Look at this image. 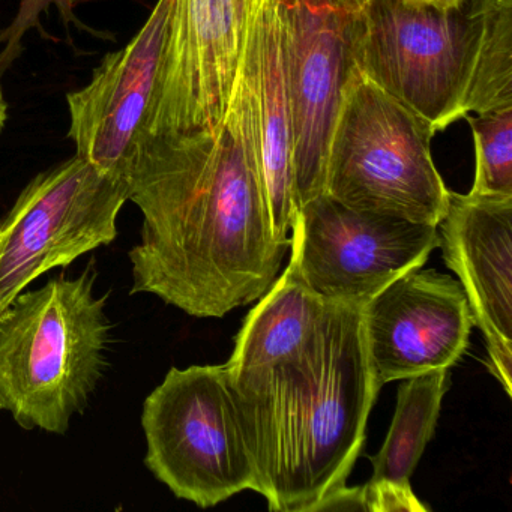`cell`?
Segmentation results:
<instances>
[{
	"label": "cell",
	"instance_id": "6da1fadb",
	"mask_svg": "<svg viewBox=\"0 0 512 512\" xmlns=\"http://www.w3.org/2000/svg\"><path fill=\"white\" fill-rule=\"evenodd\" d=\"M143 215L131 248V293H149L199 319L259 301L289 248L272 232L259 143L238 68L218 127L145 134L127 181Z\"/></svg>",
	"mask_w": 512,
	"mask_h": 512
},
{
	"label": "cell",
	"instance_id": "7a4b0ae2",
	"mask_svg": "<svg viewBox=\"0 0 512 512\" xmlns=\"http://www.w3.org/2000/svg\"><path fill=\"white\" fill-rule=\"evenodd\" d=\"M362 307L329 305L307 343L286 358L226 368L256 493L271 511L316 512L355 466L382 389L368 361Z\"/></svg>",
	"mask_w": 512,
	"mask_h": 512
},
{
	"label": "cell",
	"instance_id": "3957f363",
	"mask_svg": "<svg viewBox=\"0 0 512 512\" xmlns=\"http://www.w3.org/2000/svg\"><path fill=\"white\" fill-rule=\"evenodd\" d=\"M94 263L22 292L0 314V410L25 430L65 434L109 367L107 295Z\"/></svg>",
	"mask_w": 512,
	"mask_h": 512
},
{
	"label": "cell",
	"instance_id": "277c9868",
	"mask_svg": "<svg viewBox=\"0 0 512 512\" xmlns=\"http://www.w3.org/2000/svg\"><path fill=\"white\" fill-rule=\"evenodd\" d=\"M491 0H368L353 14V65L430 124L466 118Z\"/></svg>",
	"mask_w": 512,
	"mask_h": 512
},
{
	"label": "cell",
	"instance_id": "5b68a950",
	"mask_svg": "<svg viewBox=\"0 0 512 512\" xmlns=\"http://www.w3.org/2000/svg\"><path fill=\"white\" fill-rule=\"evenodd\" d=\"M430 124L355 65L326 158L323 193L355 211L439 226L449 193L434 166Z\"/></svg>",
	"mask_w": 512,
	"mask_h": 512
},
{
	"label": "cell",
	"instance_id": "8992f818",
	"mask_svg": "<svg viewBox=\"0 0 512 512\" xmlns=\"http://www.w3.org/2000/svg\"><path fill=\"white\" fill-rule=\"evenodd\" d=\"M142 427L146 467L179 499L211 508L256 491L224 364L170 368L143 404Z\"/></svg>",
	"mask_w": 512,
	"mask_h": 512
},
{
	"label": "cell",
	"instance_id": "52a82bcc",
	"mask_svg": "<svg viewBox=\"0 0 512 512\" xmlns=\"http://www.w3.org/2000/svg\"><path fill=\"white\" fill-rule=\"evenodd\" d=\"M128 187L79 155L35 176L0 220V314L29 284L112 244Z\"/></svg>",
	"mask_w": 512,
	"mask_h": 512
},
{
	"label": "cell",
	"instance_id": "ba28073f",
	"mask_svg": "<svg viewBox=\"0 0 512 512\" xmlns=\"http://www.w3.org/2000/svg\"><path fill=\"white\" fill-rule=\"evenodd\" d=\"M439 248V229L394 215L355 211L325 193L293 220L289 250L305 283L329 304L365 305Z\"/></svg>",
	"mask_w": 512,
	"mask_h": 512
},
{
	"label": "cell",
	"instance_id": "9c48e42d",
	"mask_svg": "<svg viewBox=\"0 0 512 512\" xmlns=\"http://www.w3.org/2000/svg\"><path fill=\"white\" fill-rule=\"evenodd\" d=\"M251 0H175L146 134L218 127L229 109Z\"/></svg>",
	"mask_w": 512,
	"mask_h": 512
},
{
	"label": "cell",
	"instance_id": "30bf717a",
	"mask_svg": "<svg viewBox=\"0 0 512 512\" xmlns=\"http://www.w3.org/2000/svg\"><path fill=\"white\" fill-rule=\"evenodd\" d=\"M280 14L298 212L323 193L332 130L353 65V14L307 2H280Z\"/></svg>",
	"mask_w": 512,
	"mask_h": 512
},
{
	"label": "cell",
	"instance_id": "8fae6325",
	"mask_svg": "<svg viewBox=\"0 0 512 512\" xmlns=\"http://www.w3.org/2000/svg\"><path fill=\"white\" fill-rule=\"evenodd\" d=\"M173 4L158 0L139 34L101 61L88 86L67 95L76 155L121 184L148 130Z\"/></svg>",
	"mask_w": 512,
	"mask_h": 512
},
{
	"label": "cell",
	"instance_id": "7c38bea8",
	"mask_svg": "<svg viewBox=\"0 0 512 512\" xmlns=\"http://www.w3.org/2000/svg\"><path fill=\"white\" fill-rule=\"evenodd\" d=\"M365 346L377 385L451 368L469 346L473 316L460 281L410 269L362 307Z\"/></svg>",
	"mask_w": 512,
	"mask_h": 512
},
{
	"label": "cell",
	"instance_id": "4fadbf2b",
	"mask_svg": "<svg viewBox=\"0 0 512 512\" xmlns=\"http://www.w3.org/2000/svg\"><path fill=\"white\" fill-rule=\"evenodd\" d=\"M446 266L466 293L491 373L512 392V197L449 193L439 226Z\"/></svg>",
	"mask_w": 512,
	"mask_h": 512
},
{
	"label": "cell",
	"instance_id": "5bb4252c",
	"mask_svg": "<svg viewBox=\"0 0 512 512\" xmlns=\"http://www.w3.org/2000/svg\"><path fill=\"white\" fill-rule=\"evenodd\" d=\"M239 70L259 143L272 232L278 244L289 248L296 203L292 116L278 0H251Z\"/></svg>",
	"mask_w": 512,
	"mask_h": 512
},
{
	"label": "cell",
	"instance_id": "9a60e30c",
	"mask_svg": "<svg viewBox=\"0 0 512 512\" xmlns=\"http://www.w3.org/2000/svg\"><path fill=\"white\" fill-rule=\"evenodd\" d=\"M448 388L449 368L425 371L401 383L388 436L371 455L373 476L362 487L367 511H428L413 493L410 476L433 437Z\"/></svg>",
	"mask_w": 512,
	"mask_h": 512
},
{
	"label": "cell",
	"instance_id": "2e32d148",
	"mask_svg": "<svg viewBox=\"0 0 512 512\" xmlns=\"http://www.w3.org/2000/svg\"><path fill=\"white\" fill-rule=\"evenodd\" d=\"M329 302L305 283L296 257L259 304L247 314L226 362L229 371H245L272 364L301 349L325 317Z\"/></svg>",
	"mask_w": 512,
	"mask_h": 512
},
{
	"label": "cell",
	"instance_id": "e0dca14e",
	"mask_svg": "<svg viewBox=\"0 0 512 512\" xmlns=\"http://www.w3.org/2000/svg\"><path fill=\"white\" fill-rule=\"evenodd\" d=\"M512 106V0H491L466 101L469 113Z\"/></svg>",
	"mask_w": 512,
	"mask_h": 512
},
{
	"label": "cell",
	"instance_id": "ac0fdd59",
	"mask_svg": "<svg viewBox=\"0 0 512 512\" xmlns=\"http://www.w3.org/2000/svg\"><path fill=\"white\" fill-rule=\"evenodd\" d=\"M467 119L475 143V179L469 194L512 197V106Z\"/></svg>",
	"mask_w": 512,
	"mask_h": 512
},
{
	"label": "cell",
	"instance_id": "d6986e66",
	"mask_svg": "<svg viewBox=\"0 0 512 512\" xmlns=\"http://www.w3.org/2000/svg\"><path fill=\"white\" fill-rule=\"evenodd\" d=\"M83 0H22L20 2L19 13H17L14 22L4 31H0V46L4 44V49L0 50V76H4L14 62L22 56L23 38L32 29H38L40 34L46 40H52L49 34L41 26V14L47 13L52 5L58 8L59 16L65 29L70 25L76 26L79 31L91 32L95 37H103L101 32L88 28L79 17L76 16L77 5L82 4Z\"/></svg>",
	"mask_w": 512,
	"mask_h": 512
},
{
	"label": "cell",
	"instance_id": "ffe728a7",
	"mask_svg": "<svg viewBox=\"0 0 512 512\" xmlns=\"http://www.w3.org/2000/svg\"><path fill=\"white\" fill-rule=\"evenodd\" d=\"M280 2H307L314 5H328L344 13L358 14L367 5L368 0H280Z\"/></svg>",
	"mask_w": 512,
	"mask_h": 512
},
{
	"label": "cell",
	"instance_id": "44dd1931",
	"mask_svg": "<svg viewBox=\"0 0 512 512\" xmlns=\"http://www.w3.org/2000/svg\"><path fill=\"white\" fill-rule=\"evenodd\" d=\"M8 118V106L7 101L4 98V92H2V88H0V133L4 130L5 122H7Z\"/></svg>",
	"mask_w": 512,
	"mask_h": 512
}]
</instances>
